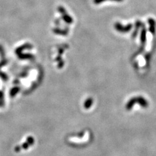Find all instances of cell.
Listing matches in <instances>:
<instances>
[{
  "instance_id": "obj_1",
  "label": "cell",
  "mask_w": 156,
  "mask_h": 156,
  "mask_svg": "<svg viewBox=\"0 0 156 156\" xmlns=\"http://www.w3.org/2000/svg\"><path fill=\"white\" fill-rule=\"evenodd\" d=\"M115 28L116 29V30H118V31H120V32H128L129 30H130L132 28V25L131 24H129L127 26L123 27V25H122L119 23H116L115 24Z\"/></svg>"
},
{
  "instance_id": "obj_2",
  "label": "cell",
  "mask_w": 156,
  "mask_h": 156,
  "mask_svg": "<svg viewBox=\"0 0 156 156\" xmlns=\"http://www.w3.org/2000/svg\"><path fill=\"white\" fill-rule=\"evenodd\" d=\"M59 12L62 14L63 16V19L65 20V21L66 22V23H68V24H71V23H72L73 20H72V18H71L69 15L66 14V10H65V9H64L63 7H59Z\"/></svg>"
},
{
  "instance_id": "obj_3",
  "label": "cell",
  "mask_w": 156,
  "mask_h": 156,
  "mask_svg": "<svg viewBox=\"0 0 156 156\" xmlns=\"http://www.w3.org/2000/svg\"><path fill=\"white\" fill-rule=\"evenodd\" d=\"M105 1H107V0H94V3H95V4H100V3H102V2H105ZM110 1H113V2H122L123 0H110Z\"/></svg>"
}]
</instances>
